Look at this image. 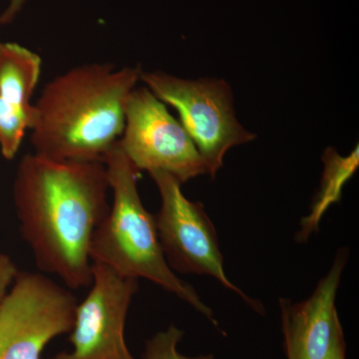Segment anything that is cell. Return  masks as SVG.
<instances>
[{"mask_svg":"<svg viewBox=\"0 0 359 359\" xmlns=\"http://www.w3.org/2000/svg\"><path fill=\"white\" fill-rule=\"evenodd\" d=\"M348 259L340 249L332 268L306 301L280 299L282 330L287 359H325L340 323L335 301Z\"/></svg>","mask_w":359,"mask_h":359,"instance_id":"obj_9","label":"cell"},{"mask_svg":"<svg viewBox=\"0 0 359 359\" xmlns=\"http://www.w3.org/2000/svg\"><path fill=\"white\" fill-rule=\"evenodd\" d=\"M90 287L77 304L69 337L72 351L52 359H136L125 340V325L139 280L92 263Z\"/></svg>","mask_w":359,"mask_h":359,"instance_id":"obj_8","label":"cell"},{"mask_svg":"<svg viewBox=\"0 0 359 359\" xmlns=\"http://www.w3.org/2000/svg\"><path fill=\"white\" fill-rule=\"evenodd\" d=\"M323 177L320 190L311 204V212L302 219L297 241L306 242L320 230L321 219L327 210L341 199L342 189L359 167L358 145L348 156H341L334 148H327L323 155Z\"/></svg>","mask_w":359,"mask_h":359,"instance_id":"obj_11","label":"cell"},{"mask_svg":"<svg viewBox=\"0 0 359 359\" xmlns=\"http://www.w3.org/2000/svg\"><path fill=\"white\" fill-rule=\"evenodd\" d=\"M32 124L29 116L0 96V153L6 160H13L18 155Z\"/></svg>","mask_w":359,"mask_h":359,"instance_id":"obj_12","label":"cell"},{"mask_svg":"<svg viewBox=\"0 0 359 359\" xmlns=\"http://www.w3.org/2000/svg\"><path fill=\"white\" fill-rule=\"evenodd\" d=\"M27 0H8L6 8L0 13V25L13 23L21 13Z\"/></svg>","mask_w":359,"mask_h":359,"instance_id":"obj_16","label":"cell"},{"mask_svg":"<svg viewBox=\"0 0 359 359\" xmlns=\"http://www.w3.org/2000/svg\"><path fill=\"white\" fill-rule=\"evenodd\" d=\"M140 81L162 102L171 105L215 178L230 149L255 140L238 122L228 82L214 78L185 79L163 71L142 70Z\"/></svg>","mask_w":359,"mask_h":359,"instance_id":"obj_4","label":"cell"},{"mask_svg":"<svg viewBox=\"0 0 359 359\" xmlns=\"http://www.w3.org/2000/svg\"><path fill=\"white\" fill-rule=\"evenodd\" d=\"M78 301L48 276L18 271L0 306V359H41L45 346L70 334Z\"/></svg>","mask_w":359,"mask_h":359,"instance_id":"obj_6","label":"cell"},{"mask_svg":"<svg viewBox=\"0 0 359 359\" xmlns=\"http://www.w3.org/2000/svg\"><path fill=\"white\" fill-rule=\"evenodd\" d=\"M112 203L107 216L94 231L90 244L92 263L104 264L126 278L150 280L204 316L215 327L214 311L197 290L170 268L161 247L154 215L140 197L141 172L123 153L118 142L104 160Z\"/></svg>","mask_w":359,"mask_h":359,"instance_id":"obj_3","label":"cell"},{"mask_svg":"<svg viewBox=\"0 0 359 359\" xmlns=\"http://www.w3.org/2000/svg\"><path fill=\"white\" fill-rule=\"evenodd\" d=\"M41 66L42 59L35 52L15 42H0V96L29 116L32 121V98Z\"/></svg>","mask_w":359,"mask_h":359,"instance_id":"obj_10","label":"cell"},{"mask_svg":"<svg viewBox=\"0 0 359 359\" xmlns=\"http://www.w3.org/2000/svg\"><path fill=\"white\" fill-rule=\"evenodd\" d=\"M110 193L102 162L51 160L35 153L21 158L14 209L41 273L57 276L71 290L90 287V244L109 212Z\"/></svg>","mask_w":359,"mask_h":359,"instance_id":"obj_1","label":"cell"},{"mask_svg":"<svg viewBox=\"0 0 359 359\" xmlns=\"http://www.w3.org/2000/svg\"><path fill=\"white\" fill-rule=\"evenodd\" d=\"M140 66H75L45 84L33 103V153L57 161L102 162L121 138Z\"/></svg>","mask_w":359,"mask_h":359,"instance_id":"obj_2","label":"cell"},{"mask_svg":"<svg viewBox=\"0 0 359 359\" xmlns=\"http://www.w3.org/2000/svg\"><path fill=\"white\" fill-rule=\"evenodd\" d=\"M184 337V332L174 325L157 332L145 346L144 359H215L212 354L187 356L180 353L178 346Z\"/></svg>","mask_w":359,"mask_h":359,"instance_id":"obj_13","label":"cell"},{"mask_svg":"<svg viewBox=\"0 0 359 359\" xmlns=\"http://www.w3.org/2000/svg\"><path fill=\"white\" fill-rule=\"evenodd\" d=\"M18 273V266L13 259L7 255L0 254V306L6 299Z\"/></svg>","mask_w":359,"mask_h":359,"instance_id":"obj_14","label":"cell"},{"mask_svg":"<svg viewBox=\"0 0 359 359\" xmlns=\"http://www.w3.org/2000/svg\"><path fill=\"white\" fill-rule=\"evenodd\" d=\"M150 176L160 194L161 207L154 217L170 268L176 273L212 276L257 313L264 314L263 304L248 297L226 276L218 233L204 205L186 198L182 184L171 175L156 171Z\"/></svg>","mask_w":359,"mask_h":359,"instance_id":"obj_5","label":"cell"},{"mask_svg":"<svg viewBox=\"0 0 359 359\" xmlns=\"http://www.w3.org/2000/svg\"><path fill=\"white\" fill-rule=\"evenodd\" d=\"M118 145L141 173L164 172L182 185L207 175L190 135L146 86L135 87L130 93Z\"/></svg>","mask_w":359,"mask_h":359,"instance_id":"obj_7","label":"cell"},{"mask_svg":"<svg viewBox=\"0 0 359 359\" xmlns=\"http://www.w3.org/2000/svg\"><path fill=\"white\" fill-rule=\"evenodd\" d=\"M325 359H346V341L341 323H339L335 330L334 341Z\"/></svg>","mask_w":359,"mask_h":359,"instance_id":"obj_15","label":"cell"}]
</instances>
